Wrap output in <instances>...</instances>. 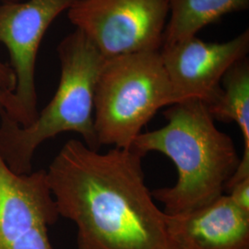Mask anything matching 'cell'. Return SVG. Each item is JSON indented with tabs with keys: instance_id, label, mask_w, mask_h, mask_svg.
I'll return each instance as SVG.
<instances>
[{
	"instance_id": "6da1fadb",
	"label": "cell",
	"mask_w": 249,
	"mask_h": 249,
	"mask_svg": "<svg viewBox=\"0 0 249 249\" xmlns=\"http://www.w3.org/2000/svg\"><path fill=\"white\" fill-rule=\"evenodd\" d=\"M140 152L107 153L66 143L46 171L59 216L78 228L79 249H174L165 213L146 186Z\"/></svg>"
},
{
	"instance_id": "7a4b0ae2",
	"label": "cell",
	"mask_w": 249,
	"mask_h": 249,
	"mask_svg": "<svg viewBox=\"0 0 249 249\" xmlns=\"http://www.w3.org/2000/svg\"><path fill=\"white\" fill-rule=\"evenodd\" d=\"M163 116L167 124L140 134L131 147L143 156L150 151L162 153L177 166L176 185L151 195L163 204L166 214L211 203L223 195L240 163L231 137L216 126L206 104L197 99L170 106Z\"/></svg>"
},
{
	"instance_id": "3957f363",
	"label": "cell",
	"mask_w": 249,
	"mask_h": 249,
	"mask_svg": "<svg viewBox=\"0 0 249 249\" xmlns=\"http://www.w3.org/2000/svg\"><path fill=\"white\" fill-rule=\"evenodd\" d=\"M57 53L59 83L36 120L21 126L0 111V156L15 174L31 173L38 147L64 132L79 134L90 149L100 147L94 129V99L106 57L77 29L60 42Z\"/></svg>"
},
{
	"instance_id": "277c9868",
	"label": "cell",
	"mask_w": 249,
	"mask_h": 249,
	"mask_svg": "<svg viewBox=\"0 0 249 249\" xmlns=\"http://www.w3.org/2000/svg\"><path fill=\"white\" fill-rule=\"evenodd\" d=\"M177 103L160 50L106 58L94 99L99 146L130 149L160 108Z\"/></svg>"
},
{
	"instance_id": "5b68a950",
	"label": "cell",
	"mask_w": 249,
	"mask_h": 249,
	"mask_svg": "<svg viewBox=\"0 0 249 249\" xmlns=\"http://www.w3.org/2000/svg\"><path fill=\"white\" fill-rule=\"evenodd\" d=\"M68 18L106 58L160 50L169 0H78Z\"/></svg>"
},
{
	"instance_id": "8992f818",
	"label": "cell",
	"mask_w": 249,
	"mask_h": 249,
	"mask_svg": "<svg viewBox=\"0 0 249 249\" xmlns=\"http://www.w3.org/2000/svg\"><path fill=\"white\" fill-rule=\"evenodd\" d=\"M78 0H23L0 4V44L8 49L16 76L18 124L27 126L38 116L37 54L48 28Z\"/></svg>"
},
{
	"instance_id": "52a82bcc",
	"label": "cell",
	"mask_w": 249,
	"mask_h": 249,
	"mask_svg": "<svg viewBox=\"0 0 249 249\" xmlns=\"http://www.w3.org/2000/svg\"><path fill=\"white\" fill-rule=\"evenodd\" d=\"M58 217L46 171L18 175L0 156V249H53L48 227Z\"/></svg>"
},
{
	"instance_id": "ba28073f",
	"label": "cell",
	"mask_w": 249,
	"mask_h": 249,
	"mask_svg": "<svg viewBox=\"0 0 249 249\" xmlns=\"http://www.w3.org/2000/svg\"><path fill=\"white\" fill-rule=\"evenodd\" d=\"M160 51L179 102L197 99L209 106L219 98L225 73L247 57L249 30L222 43L205 42L193 36L161 45Z\"/></svg>"
},
{
	"instance_id": "9c48e42d",
	"label": "cell",
	"mask_w": 249,
	"mask_h": 249,
	"mask_svg": "<svg viewBox=\"0 0 249 249\" xmlns=\"http://www.w3.org/2000/svg\"><path fill=\"white\" fill-rule=\"evenodd\" d=\"M174 249H249V213L223 194L209 204L165 213Z\"/></svg>"
},
{
	"instance_id": "30bf717a",
	"label": "cell",
	"mask_w": 249,
	"mask_h": 249,
	"mask_svg": "<svg viewBox=\"0 0 249 249\" xmlns=\"http://www.w3.org/2000/svg\"><path fill=\"white\" fill-rule=\"evenodd\" d=\"M222 92L207 106L214 120L235 122L240 127L244 150L239 166L227 182L225 190L236 182L249 178V61L248 57L235 63L223 76Z\"/></svg>"
},
{
	"instance_id": "8fae6325",
	"label": "cell",
	"mask_w": 249,
	"mask_h": 249,
	"mask_svg": "<svg viewBox=\"0 0 249 249\" xmlns=\"http://www.w3.org/2000/svg\"><path fill=\"white\" fill-rule=\"evenodd\" d=\"M249 7V0H169V18L162 45L196 36L223 16Z\"/></svg>"
},
{
	"instance_id": "7c38bea8",
	"label": "cell",
	"mask_w": 249,
	"mask_h": 249,
	"mask_svg": "<svg viewBox=\"0 0 249 249\" xmlns=\"http://www.w3.org/2000/svg\"><path fill=\"white\" fill-rule=\"evenodd\" d=\"M16 76L10 65L0 61V111L18 122V108L15 98Z\"/></svg>"
},
{
	"instance_id": "4fadbf2b",
	"label": "cell",
	"mask_w": 249,
	"mask_h": 249,
	"mask_svg": "<svg viewBox=\"0 0 249 249\" xmlns=\"http://www.w3.org/2000/svg\"><path fill=\"white\" fill-rule=\"evenodd\" d=\"M227 191L231 201L242 211L249 213V178L236 182Z\"/></svg>"
},
{
	"instance_id": "5bb4252c",
	"label": "cell",
	"mask_w": 249,
	"mask_h": 249,
	"mask_svg": "<svg viewBox=\"0 0 249 249\" xmlns=\"http://www.w3.org/2000/svg\"><path fill=\"white\" fill-rule=\"evenodd\" d=\"M7 1H14V0H0V2L4 3V2H7Z\"/></svg>"
}]
</instances>
